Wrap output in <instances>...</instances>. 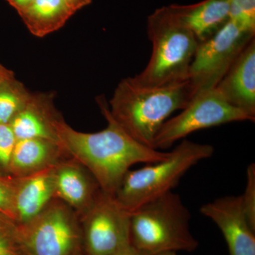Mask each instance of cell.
Instances as JSON below:
<instances>
[{
    "label": "cell",
    "mask_w": 255,
    "mask_h": 255,
    "mask_svg": "<svg viewBox=\"0 0 255 255\" xmlns=\"http://www.w3.org/2000/svg\"><path fill=\"white\" fill-rule=\"evenodd\" d=\"M98 103L108 124L104 130L92 133L77 131L60 117L55 119L54 127L58 141L69 156L92 174L102 191L114 196L132 166L163 160L169 152L137 142L114 120L104 98H99Z\"/></svg>",
    "instance_id": "6da1fadb"
},
{
    "label": "cell",
    "mask_w": 255,
    "mask_h": 255,
    "mask_svg": "<svg viewBox=\"0 0 255 255\" xmlns=\"http://www.w3.org/2000/svg\"><path fill=\"white\" fill-rule=\"evenodd\" d=\"M193 97L189 80L160 86H146L134 78L124 79L110 101V114L132 138L153 148L159 130L174 112Z\"/></svg>",
    "instance_id": "7a4b0ae2"
},
{
    "label": "cell",
    "mask_w": 255,
    "mask_h": 255,
    "mask_svg": "<svg viewBox=\"0 0 255 255\" xmlns=\"http://www.w3.org/2000/svg\"><path fill=\"white\" fill-rule=\"evenodd\" d=\"M147 31L152 53L145 68L134 79L146 86L189 80L199 41L172 4L156 9L147 17Z\"/></svg>",
    "instance_id": "3957f363"
},
{
    "label": "cell",
    "mask_w": 255,
    "mask_h": 255,
    "mask_svg": "<svg viewBox=\"0 0 255 255\" xmlns=\"http://www.w3.org/2000/svg\"><path fill=\"white\" fill-rule=\"evenodd\" d=\"M190 219L180 196L169 191L130 214V241L150 255L194 251L199 243L191 234Z\"/></svg>",
    "instance_id": "277c9868"
},
{
    "label": "cell",
    "mask_w": 255,
    "mask_h": 255,
    "mask_svg": "<svg viewBox=\"0 0 255 255\" xmlns=\"http://www.w3.org/2000/svg\"><path fill=\"white\" fill-rule=\"evenodd\" d=\"M214 153L212 145L184 139L163 160L130 169L114 193V199L122 209L131 214L144 204L172 191L191 167Z\"/></svg>",
    "instance_id": "5b68a950"
},
{
    "label": "cell",
    "mask_w": 255,
    "mask_h": 255,
    "mask_svg": "<svg viewBox=\"0 0 255 255\" xmlns=\"http://www.w3.org/2000/svg\"><path fill=\"white\" fill-rule=\"evenodd\" d=\"M255 33V26L230 19L212 36L199 43L189 73L193 97L216 87Z\"/></svg>",
    "instance_id": "8992f818"
},
{
    "label": "cell",
    "mask_w": 255,
    "mask_h": 255,
    "mask_svg": "<svg viewBox=\"0 0 255 255\" xmlns=\"http://www.w3.org/2000/svg\"><path fill=\"white\" fill-rule=\"evenodd\" d=\"M20 228L28 255H76L82 252L80 217L57 198Z\"/></svg>",
    "instance_id": "52a82bcc"
},
{
    "label": "cell",
    "mask_w": 255,
    "mask_h": 255,
    "mask_svg": "<svg viewBox=\"0 0 255 255\" xmlns=\"http://www.w3.org/2000/svg\"><path fill=\"white\" fill-rule=\"evenodd\" d=\"M255 119L233 107L216 88L196 94L182 112L169 119L161 128L154 140L155 150L169 148L174 142L189 134L232 122Z\"/></svg>",
    "instance_id": "ba28073f"
},
{
    "label": "cell",
    "mask_w": 255,
    "mask_h": 255,
    "mask_svg": "<svg viewBox=\"0 0 255 255\" xmlns=\"http://www.w3.org/2000/svg\"><path fill=\"white\" fill-rule=\"evenodd\" d=\"M82 242L89 255H110L131 243L130 214L114 196L101 190L91 207L81 216Z\"/></svg>",
    "instance_id": "9c48e42d"
},
{
    "label": "cell",
    "mask_w": 255,
    "mask_h": 255,
    "mask_svg": "<svg viewBox=\"0 0 255 255\" xmlns=\"http://www.w3.org/2000/svg\"><path fill=\"white\" fill-rule=\"evenodd\" d=\"M200 212L221 230L230 255H255V230L243 211L241 195L218 198L201 206Z\"/></svg>",
    "instance_id": "30bf717a"
},
{
    "label": "cell",
    "mask_w": 255,
    "mask_h": 255,
    "mask_svg": "<svg viewBox=\"0 0 255 255\" xmlns=\"http://www.w3.org/2000/svg\"><path fill=\"white\" fill-rule=\"evenodd\" d=\"M55 197L75 211L79 217L91 207L102 189L92 174L73 157L55 167Z\"/></svg>",
    "instance_id": "8fae6325"
},
{
    "label": "cell",
    "mask_w": 255,
    "mask_h": 255,
    "mask_svg": "<svg viewBox=\"0 0 255 255\" xmlns=\"http://www.w3.org/2000/svg\"><path fill=\"white\" fill-rule=\"evenodd\" d=\"M215 88L233 107L255 119V39L235 60Z\"/></svg>",
    "instance_id": "7c38bea8"
},
{
    "label": "cell",
    "mask_w": 255,
    "mask_h": 255,
    "mask_svg": "<svg viewBox=\"0 0 255 255\" xmlns=\"http://www.w3.org/2000/svg\"><path fill=\"white\" fill-rule=\"evenodd\" d=\"M55 167L28 177L16 178L14 221L26 224L55 199Z\"/></svg>",
    "instance_id": "4fadbf2b"
},
{
    "label": "cell",
    "mask_w": 255,
    "mask_h": 255,
    "mask_svg": "<svg viewBox=\"0 0 255 255\" xmlns=\"http://www.w3.org/2000/svg\"><path fill=\"white\" fill-rule=\"evenodd\" d=\"M70 157L60 142L43 138L18 140L16 142L9 174L13 177H28L54 167Z\"/></svg>",
    "instance_id": "5bb4252c"
},
{
    "label": "cell",
    "mask_w": 255,
    "mask_h": 255,
    "mask_svg": "<svg viewBox=\"0 0 255 255\" xmlns=\"http://www.w3.org/2000/svg\"><path fill=\"white\" fill-rule=\"evenodd\" d=\"M59 117L45 96H31L27 105L10 122L16 140L43 138L58 142L54 122Z\"/></svg>",
    "instance_id": "9a60e30c"
},
{
    "label": "cell",
    "mask_w": 255,
    "mask_h": 255,
    "mask_svg": "<svg viewBox=\"0 0 255 255\" xmlns=\"http://www.w3.org/2000/svg\"><path fill=\"white\" fill-rule=\"evenodd\" d=\"M172 5L199 43L212 36L230 20L231 0H204L194 4Z\"/></svg>",
    "instance_id": "2e32d148"
},
{
    "label": "cell",
    "mask_w": 255,
    "mask_h": 255,
    "mask_svg": "<svg viewBox=\"0 0 255 255\" xmlns=\"http://www.w3.org/2000/svg\"><path fill=\"white\" fill-rule=\"evenodd\" d=\"M18 14L32 34L43 37L63 27L74 13L63 0H34Z\"/></svg>",
    "instance_id": "e0dca14e"
},
{
    "label": "cell",
    "mask_w": 255,
    "mask_h": 255,
    "mask_svg": "<svg viewBox=\"0 0 255 255\" xmlns=\"http://www.w3.org/2000/svg\"><path fill=\"white\" fill-rule=\"evenodd\" d=\"M31 96L14 78L4 82L0 86V124H9Z\"/></svg>",
    "instance_id": "ac0fdd59"
},
{
    "label": "cell",
    "mask_w": 255,
    "mask_h": 255,
    "mask_svg": "<svg viewBox=\"0 0 255 255\" xmlns=\"http://www.w3.org/2000/svg\"><path fill=\"white\" fill-rule=\"evenodd\" d=\"M0 255H28L21 228L14 220L0 215Z\"/></svg>",
    "instance_id": "d6986e66"
},
{
    "label": "cell",
    "mask_w": 255,
    "mask_h": 255,
    "mask_svg": "<svg viewBox=\"0 0 255 255\" xmlns=\"http://www.w3.org/2000/svg\"><path fill=\"white\" fill-rule=\"evenodd\" d=\"M16 185V177L0 175V215L14 221Z\"/></svg>",
    "instance_id": "ffe728a7"
},
{
    "label": "cell",
    "mask_w": 255,
    "mask_h": 255,
    "mask_svg": "<svg viewBox=\"0 0 255 255\" xmlns=\"http://www.w3.org/2000/svg\"><path fill=\"white\" fill-rule=\"evenodd\" d=\"M242 205L247 219L255 230V164L247 169V183L244 194L241 195Z\"/></svg>",
    "instance_id": "44dd1931"
},
{
    "label": "cell",
    "mask_w": 255,
    "mask_h": 255,
    "mask_svg": "<svg viewBox=\"0 0 255 255\" xmlns=\"http://www.w3.org/2000/svg\"><path fill=\"white\" fill-rule=\"evenodd\" d=\"M16 141L9 124H0V169L8 174Z\"/></svg>",
    "instance_id": "7402d4cb"
},
{
    "label": "cell",
    "mask_w": 255,
    "mask_h": 255,
    "mask_svg": "<svg viewBox=\"0 0 255 255\" xmlns=\"http://www.w3.org/2000/svg\"><path fill=\"white\" fill-rule=\"evenodd\" d=\"M230 19L255 26V0H231Z\"/></svg>",
    "instance_id": "603a6c76"
},
{
    "label": "cell",
    "mask_w": 255,
    "mask_h": 255,
    "mask_svg": "<svg viewBox=\"0 0 255 255\" xmlns=\"http://www.w3.org/2000/svg\"><path fill=\"white\" fill-rule=\"evenodd\" d=\"M69 9L75 14L77 11L81 9L92 2V0H63Z\"/></svg>",
    "instance_id": "cb8c5ba5"
},
{
    "label": "cell",
    "mask_w": 255,
    "mask_h": 255,
    "mask_svg": "<svg viewBox=\"0 0 255 255\" xmlns=\"http://www.w3.org/2000/svg\"><path fill=\"white\" fill-rule=\"evenodd\" d=\"M110 255H142V253L130 243Z\"/></svg>",
    "instance_id": "d4e9b609"
},
{
    "label": "cell",
    "mask_w": 255,
    "mask_h": 255,
    "mask_svg": "<svg viewBox=\"0 0 255 255\" xmlns=\"http://www.w3.org/2000/svg\"><path fill=\"white\" fill-rule=\"evenodd\" d=\"M12 7L19 12L21 10L27 7L34 0H6Z\"/></svg>",
    "instance_id": "484cf974"
},
{
    "label": "cell",
    "mask_w": 255,
    "mask_h": 255,
    "mask_svg": "<svg viewBox=\"0 0 255 255\" xmlns=\"http://www.w3.org/2000/svg\"><path fill=\"white\" fill-rule=\"evenodd\" d=\"M14 78V74L12 72L5 68L2 65H0V86L2 85L4 82L7 80Z\"/></svg>",
    "instance_id": "4316f807"
},
{
    "label": "cell",
    "mask_w": 255,
    "mask_h": 255,
    "mask_svg": "<svg viewBox=\"0 0 255 255\" xmlns=\"http://www.w3.org/2000/svg\"><path fill=\"white\" fill-rule=\"evenodd\" d=\"M158 255H177V253L174 252H169V253H162V254H159Z\"/></svg>",
    "instance_id": "83f0119b"
},
{
    "label": "cell",
    "mask_w": 255,
    "mask_h": 255,
    "mask_svg": "<svg viewBox=\"0 0 255 255\" xmlns=\"http://www.w3.org/2000/svg\"><path fill=\"white\" fill-rule=\"evenodd\" d=\"M76 255H87V253H82V252H80V253H78V254Z\"/></svg>",
    "instance_id": "f1b7e54d"
},
{
    "label": "cell",
    "mask_w": 255,
    "mask_h": 255,
    "mask_svg": "<svg viewBox=\"0 0 255 255\" xmlns=\"http://www.w3.org/2000/svg\"><path fill=\"white\" fill-rule=\"evenodd\" d=\"M142 255H150L145 254V253H142Z\"/></svg>",
    "instance_id": "f546056e"
}]
</instances>
